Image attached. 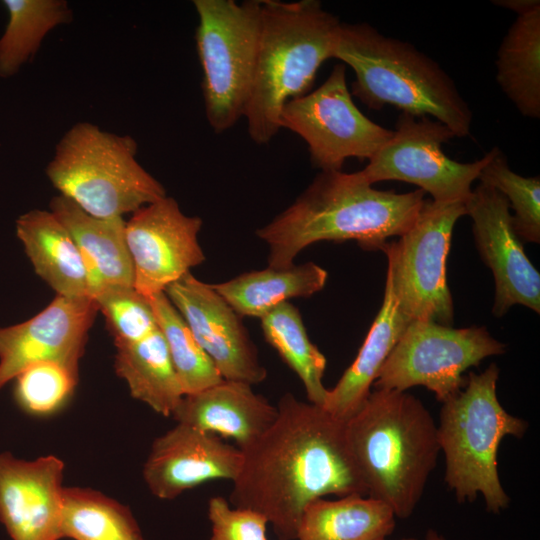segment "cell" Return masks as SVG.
Segmentation results:
<instances>
[{
    "instance_id": "cell-33",
    "label": "cell",
    "mask_w": 540,
    "mask_h": 540,
    "mask_svg": "<svg viewBox=\"0 0 540 540\" xmlns=\"http://www.w3.org/2000/svg\"><path fill=\"white\" fill-rule=\"evenodd\" d=\"M93 299L105 317L114 345L137 342L158 329L148 298L134 287H107Z\"/></svg>"
},
{
    "instance_id": "cell-28",
    "label": "cell",
    "mask_w": 540,
    "mask_h": 540,
    "mask_svg": "<svg viewBox=\"0 0 540 540\" xmlns=\"http://www.w3.org/2000/svg\"><path fill=\"white\" fill-rule=\"evenodd\" d=\"M260 320L265 340L299 377L308 402L322 407L328 391L323 384L327 360L310 341L299 310L284 302Z\"/></svg>"
},
{
    "instance_id": "cell-17",
    "label": "cell",
    "mask_w": 540,
    "mask_h": 540,
    "mask_svg": "<svg viewBox=\"0 0 540 540\" xmlns=\"http://www.w3.org/2000/svg\"><path fill=\"white\" fill-rule=\"evenodd\" d=\"M242 461L237 446L215 434L177 423L153 441L143 478L155 497L172 500L208 481H233Z\"/></svg>"
},
{
    "instance_id": "cell-19",
    "label": "cell",
    "mask_w": 540,
    "mask_h": 540,
    "mask_svg": "<svg viewBox=\"0 0 540 540\" xmlns=\"http://www.w3.org/2000/svg\"><path fill=\"white\" fill-rule=\"evenodd\" d=\"M276 416L277 407L252 385L233 380L184 395L171 415L177 423L233 439L240 450L256 441Z\"/></svg>"
},
{
    "instance_id": "cell-2",
    "label": "cell",
    "mask_w": 540,
    "mask_h": 540,
    "mask_svg": "<svg viewBox=\"0 0 540 540\" xmlns=\"http://www.w3.org/2000/svg\"><path fill=\"white\" fill-rule=\"evenodd\" d=\"M425 192L378 190L360 171H320L283 212L256 235L269 246L268 266L287 268L306 247L320 241L354 240L366 251L381 250L390 237L414 224Z\"/></svg>"
},
{
    "instance_id": "cell-8",
    "label": "cell",
    "mask_w": 540,
    "mask_h": 540,
    "mask_svg": "<svg viewBox=\"0 0 540 540\" xmlns=\"http://www.w3.org/2000/svg\"><path fill=\"white\" fill-rule=\"evenodd\" d=\"M262 0H194L207 121L217 132L242 117L254 77Z\"/></svg>"
},
{
    "instance_id": "cell-34",
    "label": "cell",
    "mask_w": 540,
    "mask_h": 540,
    "mask_svg": "<svg viewBox=\"0 0 540 540\" xmlns=\"http://www.w3.org/2000/svg\"><path fill=\"white\" fill-rule=\"evenodd\" d=\"M208 518L211 523L209 540H267L268 522L263 515L234 507L222 496L209 499Z\"/></svg>"
},
{
    "instance_id": "cell-36",
    "label": "cell",
    "mask_w": 540,
    "mask_h": 540,
    "mask_svg": "<svg viewBox=\"0 0 540 540\" xmlns=\"http://www.w3.org/2000/svg\"><path fill=\"white\" fill-rule=\"evenodd\" d=\"M426 540H446L443 536L434 530H429L426 534Z\"/></svg>"
},
{
    "instance_id": "cell-5",
    "label": "cell",
    "mask_w": 540,
    "mask_h": 540,
    "mask_svg": "<svg viewBox=\"0 0 540 540\" xmlns=\"http://www.w3.org/2000/svg\"><path fill=\"white\" fill-rule=\"evenodd\" d=\"M333 58L352 68L350 93L370 109L392 105L414 117H434L455 137L470 134L472 111L454 81L411 43L368 23H342Z\"/></svg>"
},
{
    "instance_id": "cell-32",
    "label": "cell",
    "mask_w": 540,
    "mask_h": 540,
    "mask_svg": "<svg viewBox=\"0 0 540 540\" xmlns=\"http://www.w3.org/2000/svg\"><path fill=\"white\" fill-rule=\"evenodd\" d=\"M78 370L44 361L21 371L13 380L17 406L34 417H49L65 408L78 384Z\"/></svg>"
},
{
    "instance_id": "cell-12",
    "label": "cell",
    "mask_w": 540,
    "mask_h": 540,
    "mask_svg": "<svg viewBox=\"0 0 540 540\" xmlns=\"http://www.w3.org/2000/svg\"><path fill=\"white\" fill-rule=\"evenodd\" d=\"M443 123L429 117L401 113L392 138L360 170L371 185L381 181L414 184L436 202H464L472 183L493 155V148L481 159L462 163L450 159L442 145L454 138Z\"/></svg>"
},
{
    "instance_id": "cell-4",
    "label": "cell",
    "mask_w": 540,
    "mask_h": 540,
    "mask_svg": "<svg viewBox=\"0 0 540 540\" xmlns=\"http://www.w3.org/2000/svg\"><path fill=\"white\" fill-rule=\"evenodd\" d=\"M259 43L245 109L259 145L282 129L284 105L308 93L324 61L333 58L342 22L317 0H262Z\"/></svg>"
},
{
    "instance_id": "cell-20",
    "label": "cell",
    "mask_w": 540,
    "mask_h": 540,
    "mask_svg": "<svg viewBox=\"0 0 540 540\" xmlns=\"http://www.w3.org/2000/svg\"><path fill=\"white\" fill-rule=\"evenodd\" d=\"M49 208L81 253L91 298L107 287H134V269L123 217L89 215L60 194L51 199Z\"/></svg>"
},
{
    "instance_id": "cell-29",
    "label": "cell",
    "mask_w": 540,
    "mask_h": 540,
    "mask_svg": "<svg viewBox=\"0 0 540 540\" xmlns=\"http://www.w3.org/2000/svg\"><path fill=\"white\" fill-rule=\"evenodd\" d=\"M61 529L72 540H146L128 506L91 488H64Z\"/></svg>"
},
{
    "instance_id": "cell-9",
    "label": "cell",
    "mask_w": 540,
    "mask_h": 540,
    "mask_svg": "<svg viewBox=\"0 0 540 540\" xmlns=\"http://www.w3.org/2000/svg\"><path fill=\"white\" fill-rule=\"evenodd\" d=\"M506 345L484 326L454 328L433 321L413 320L383 364L373 387L406 391L424 386L441 403L463 389V373Z\"/></svg>"
},
{
    "instance_id": "cell-7",
    "label": "cell",
    "mask_w": 540,
    "mask_h": 540,
    "mask_svg": "<svg viewBox=\"0 0 540 540\" xmlns=\"http://www.w3.org/2000/svg\"><path fill=\"white\" fill-rule=\"evenodd\" d=\"M137 148L129 135L78 122L56 144L45 173L60 195L89 215L123 217L167 196L137 161Z\"/></svg>"
},
{
    "instance_id": "cell-24",
    "label": "cell",
    "mask_w": 540,
    "mask_h": 540,
    "mask_svg": "<svg viewBox=\"0 0 540 540\" xmlns=\"http://www.w3.org/2000/svg\"><path fill=\"white\" fill-rule=\"evenodd\" d=\"M395 518L390 507L369 496L319 498L304 509L296 540L385 539L395 528Z\"/></svg>"
},
{
    "instance_id": "cell-21",
    "label": "cell",
    "mask_w": 540,
    "mask_h": 540,
    "mask_svg": "<svg viewBox=\"0 0 540 540\" xmlns=\"http://www.w3.org/2000/svg\"><path fill=\"white\" fill-rule=\"evenodd\" d=\"M410 322L400 306L392 273L387 268L380 310L355 360L336 385L328 389L322 406L328 413L346 422L362 407L383 364Z\"/></svg>"
},
{
    "instance_id": "cell-14",
    "label": "cell",
    "mask_w": 540,
    "mask_h": 540,
    "mask_svg": "<svg viewBox=\"0 0 540 540\" xmlns=\"http://www.w3.org/2000/svg\"><path fill=\"white\" fill-rule=\"evenodd\" d=\"M475 246L494 278L492 313L504 316L514 305L540 313V274L517 235L507 199L480 183L465 203Z\"/></svg>"
},
{
    "instance_id": "cell-35",
    "label": "cell",
    "mask_w": 540,
    "mask_h": 540,
    "mask_svg": "<svg viewBox=\"0 0 540 540\" xmlns=\"http://www.w3.org/2000/svg\"><path fill=\"white\" fill-rule=\"evenodd\" d=\"M493 3L496 6L512 10L516 12L517 15L523 14L534 9L535 7L540 6L539 0H497L493 1Z\"/></svg>"
},
{
    "instance_id": "cell-10",
    "label": "cell",
    "mask_w": 540,
    "mask_h": 540,
    "mask_svg": "<svg viewBox=\"0 0 540 540\" xmlns=\"http://www.w3.org/2000/svg\"><path fill=\"white\" fill-rule=\"evenodd\" d=\"M466 215L464 202L425 199L413 226L381 249L406 316L452 326L454 306L446 263L453 228Z\"/></svg>"
},
{
    "instance_id": "cell-15",
    "label": "cell",
    "mask_w": 540,
    "mask_h": 540,
    "mask_svg": "<svg viewBox=\"0 0 540 540\" xmlns=\"http://www.w3.org/2000/svg\"><path fill=\"white\" fill-rule=\"evenodd\" d=\"M164 293L224 380L253 386L266 379L267 371L241 316L211 284L189 272L169 285Z\"/></svg>"
},
{
    "instance_id": "cell-22",
    "label": "cell",
    "mask_w": 540,
    "mask_h": 540,
    "mask_svg": "<svg viewBox=\"0 0 540 540\" xmlns=\"http://www.w3.org/2000/svg\"><path fill=\"white\" fill-rule=\"evenodd\" d=\"M16 234L34 271L56 295L91 298L81 253L68 230L50 210L34 209L20 215Z\"/></svg>"
},
{
    "instance_id": "cell-26",
    "label": "cell",
    "mask_w": 540,
    "mask_h": 540,
    "mask_svg": "<svg viewBox=\"0 0 540 540\" xmlns=\"http://www.w3.org/2000/svg\"><path fill=\"white\" fill-rule=\"evenodd\" d=\"M496 80L524 116L540 118V6L517 15L497 51Z\"/></svg>"
},
{
    "instance_id": "cell-31",
    "label": "cell",
    "mask_w": 540,
    "mask_h": 540,
    "mask_svg": "<svg viewBox=\"0 0 540 540\" xmlns=\"http://www.w3.org/2000/svg\"><path fill=\"white\" fill-rule=\"evenodd\" d=\"M480 183L500 192L513 209L514 229L522 242L540 243V179L524 177L512 171L498 147L482 168Z\"/></svg>"
},
{
    "instance_id": "cell-30",
    "label": "cell",
    "mask_w": 540,
    "mask_h": 540,
    "mask_svg": "<svg viewBox=\"0 0 540 540\" xmlns=\"http://www.w3.org/2000/svg\"><path fill=\"white\" fill-rule=\"evenodd\" d=\"M147 298L183 394L200 392L224 380L167 295L162 292Z\"/></svg>"
},
{
    "instance_id": "cell-3",
    "label": "cell",
    "mask_w": 540,
    "mask_h": 540,
    "mask_svg": "<svg viewBox=\"0 0 540 540\" xmlns=\"http://www.w3.org/2000/svg\"><path fill=\"white\" fill-rule=\"evenodd\" d=\"M345 430L367 496L398 518L411 516L440 452L437 425L425 405L406 391L375 389Z\"/></svg>"
},
{
    "instance_id": "cell-25",
    "label": "cell",
    "mask_w": 540,
    "mask_h": 540,
    "mask_svg": "<svg viewBox=\"0 0 540 540\" xmlns=\"http://www.w3.org/2000/svg\"><path fill=\"white\" fill-rule=\"evenodd\" d=\"M115 347L114 369L130 395L156 413L171 416L184 394L159 328L144 339Z\"/></svg>"
},
{
    "instance_id": "cell-13",
    "label": "cell",
    "mask_w": 540,
    "mask_h": 540,
    "mask_svg": "<svg viewBox=\"0 0 540 540\" xmlns=\"http://www.w3.org/2000/svg\"><path fill=\"white\" fill-rule=\"evenodd\" d=\"M202 219L185 215L177 201L165 196L134 213L125 233L134 269V288L149 297L203 263L198 241Z\"/></svg>"
},
{
    "instance_id": "cell-27",
    "label": "cell",
    "mask_w": 540,
    "mask_h": 540,
    "mask_svg": "<svg viewBox=\"0 0 540 540\" xmlns=\"http://www.w3.org/2000/svg\"><path fill=\"white\" fill-rule=\"evenodd\" d=\"M8 22L0 37V78L15 76L37 54L47 34L71 22L65 0H4Z\"/></svg>"
},
{
    "instance_id": "cell-11",
    "label": "cell",
    "mask_w": 540,
    "mask_h": 540,
    "mask_svg": "<svg viewBox=\"0 0 540 540\" xmlns=\"http://www.w3.org/2000/svg\"><path fill=\"white\" fill-rule=\"evenodd\" d=\"M280 122L304 139L312 166L320 171H339L348 158L369 160L393 136L355 105L343 63L334 65L317 89L288 101Z\"/></svg>"
},
{
    "instance_id": "cell-18",
    "label": "cell",
    "mask_w": 540,
    "mask_h": 540,
    "mask_svg": "<svg viewBox=\"0 0 540 540\" xmlns=\"http://www.w3.org/2000/svg\"><path fill=\"white\" fill-rule=\"evenodd\" d=\"M64 462L0 453V522L12 540L62 539Z\"/></svg>"
},
{
    "instance_id": "cell-1",
    "label": "cell",
    "mask_w": 540,
    "mask_h": 540,
    "mask_svg": "<svg viewBox=\"0 0 540 540\" xmlns=\"http://www.w3.org/2000/svg\"><path fill=\"white\" fill-rule=\"evenodd\" d=\"M272 425L241 450L229 503L263 515L279 540H296L306 506L328 495H365L345 421L285 393Z\"/></svg>"
},
{
    "instance_id": "cell-16",
    "label": "cell",
    "mask_w": 540,
    "mask_h": 540,
    "mask_svg": "<svg viewBox=\"0 0 540 540\" xmlns=\"http://www.w3.org/2000/svg\"><path fill=\"white\" fill-rule=\"evenodd\" d=\"M98 312L90 297L56 295L32 318L0 327V389L39 362H57L79 371Z\"/></svg>"
},
{
    "instance_id": "cell-6",
    "label": "cell",
    "mask_w": 540,
    "mask_h": 540,
    "mask_svg": "<svg viewBox=\"0 0 540 540\" xmlns=\"http://www.w3.org/2000/svg\"><path fill=\"white\" fill-rule=\"evenodd\" d=\"M498 378L495 363L481 373L470 372L463 389L442 403L437 425L447 486L460 503L480 493L487 511L495 514L510 502L498 473L499 445L508 435L522 438L528 427L500 404Z\"/></svg>"
},
{
    "instance_id": "cell-23",
    "label": "cell",
    "mask_w": 540,
    "mask_h": 540,
    "mask_svg": "<svg viewBox=\"0 0 540 540\" xmlns=\"http://www.w3.org/2000/svg\"><path fill=\"white\" fill-rule=\"evenodd\" d=\"M327 279L325 269L307 262L287 268L268 266L212 286L237 314L261 319L292 298L310 297L321 291Z\"/></svg>"
},
{
    "instance_id": "cell-37",
    "label": "cell",
    "mask_w": 540,
    "mask_h": 540,
    "mask_svg": "<svg viewBox=\"0 0 540 540\" xmlns=\"http://www.w3.org/2000/svg\"><path fill=\"white\" fill-rule=\"evenodd\" d=\"M379 540H386V539H379ZM402 540H418V539H415V538H405V539H402Z\"/></svg>"
}]
</instances>
